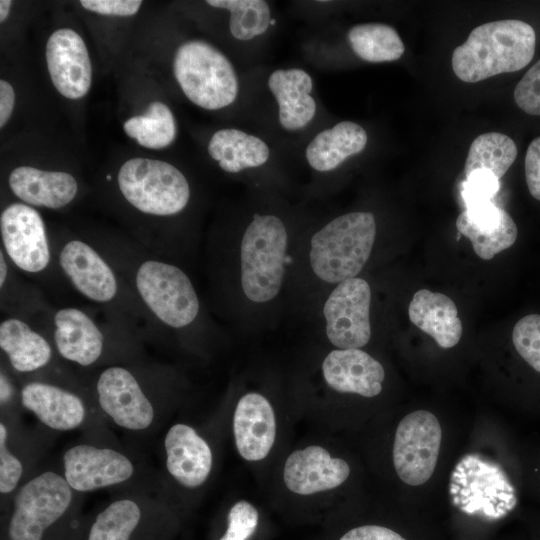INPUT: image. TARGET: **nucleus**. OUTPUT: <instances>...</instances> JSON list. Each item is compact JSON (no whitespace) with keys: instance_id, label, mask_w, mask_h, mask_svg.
<instances>
[{"instance_id":"a211bd4d","label":"nucleus","mask_w":540,"mask_h":540,"mask_svg":"<svg viewBox=\"0 0 540 540\" xmlns=\"http://www.w3.org/2000/svg\"><path fill=\"white\" fill-rule=\"evenodd\" d=\"M326 383L340 393L372 398L382 391L385 371L382 364L361 349H336L323 360Z\"/></svg>"},{"instance_id":"f704fd0d","label":"nucleus","mask_w":540,"mask_h":540,"mask_svg":"<svg viewBox=\"0 0 540 540\" xmlns=\"http://www.w3.org/2000/svg\"><path fill=\"white\" fill-rule=\"evenodd\" d=\"M513 96L522 111L529 115L540 116V59L518 82Z\"/></svg>"},{"instance_id":"20e7f679","label":"nucleus","mask_w":540,"mask_h":540,"mask_svg":"<svg viewBox=\"0 0 540 540\" xmlns=\"http://www.w3.org/2000/svg\"><path fill=\"white\" fill-rule=\"evenodd\" d=\"M376 236L370 212L341 215L311 238L309 260L314 274L327 283L356 277L367 263Z\"/></svg>"},{"instance_id":"39448f33","label":"nucleus","mask_w":540,"mask_h":540,"mask_svg":"<svg viewBox=\"0 0 540 540\" xmlns=\"http://www.w3.org/2000/svg\"><path fill=\"white\" fill-rule=\"evenodd\" d=\"M287 231L274 215L255 214L240 246L241 287L256 303L275 298L285 274Z\"/></svg>"},{"instance_id":"dca6fc26","label":"nucleus","mask_w":540,"mask_h":540,"mask_svg":"<svg viewBox=\"0 0 540 540\" xmlns=\"http://www.w3.org/2000/svg\"><path fill=\"white\" fill-rule=\"evenodd\" d=\"M53 344L65 360L88 367L102 357L106 337L99 324L84 310L63 307L51 317Z\"/></svg>"},{"instance_id":"423d86ee","label":"nucleus","mask_w":540,"mask_h":540,"mask_svg":"<svg viewBox=\"0 0 540 540\" xmlns=\"http://www.w3.org/2000/svg\"><path fill=\"white\" fill-rule=\"evenodd\" d=\"M173 72L186 97L201 108H224L237 97L238 79L231 62L205 41L191 40L180 45Z\"/></svg>"},{"instance_id":"f3484780","label":"nucleus","mask_w":540,"mask_h":540,"mask_svg":"<svg viewBox=\"0 0 540 540\" xmlns=\"http://www.w3.org/2000/svg\"><path fill=\"white\" fill-rule=\"evenodd\" d=\"M350 475L348 463L333 458L320 446H309L292 452L286 459L283 471L287 488L300 495H310L334 489Z\"/></svg>"},{"instance_id":"9d476101","label":"nucleus","mask_w":540,"mask_h":540,"mask_svg":"<svg viewBox=\"0 0 540 540\" xmlns=\"http://www.w3.org/2000/svg\"><path fill=\"white\" fill-rule=\"evenodd\" d=\"M1 248L11 265L18 270L38 275L52 261V249L43 218L32 206L15 202L0 214Z\"/></svg>"},{"instance_id":"c756f323","label":"nucleus","mask_w":540,"mask_h":540,"mask_svg":"<svg viewBox=\"0 0 540 540\" xmlns=\"http://www.w3.org/2000/svg\"><path fill=\"white\" fill-rule=\"evenodd\" d=\"M348 40L358 57L372 63L398 60L405 51L397 31L383 23L353 26L348 32Z\"/></svg>"},{"instance_id":"7ed1b4c3","label":"nucleus","mask_w":540,"mask_h":540,"mask_svg":"<svg viewBox=\"0 0 540 540\" xmlns=\"http://www.w3.org/2000/svg\"><path fill=\"white\" fill-rule=\"evenodd\" d=\"M536 35L531 25L498 20L474 28L467 40L455 48L452 69L467 83L523 69L533 59Z\"/></svg>"},{"instance_id":"f8f14e48","label":"nucleus","mask_w":540,"mask_h":540,"mask_svg":"<svg viewBox=\"0 0 540 540\" xmlns=\"http://www.w3.org/2000/svg\"><path fill=\"white\" fill-rule=\"evenodd\" d=\"M98 403L113 422L127 430L147 429L154 420V407L135 374L124 366H109L96 382Z\"/></svg>"},{"instance_id":"ea45409f","label":"nucleus","mask_w":540,"mask_h":540,"mask_svg":"<svg viewBox=\"0 0 540 540\" xmlns=\"http://www.w3.org/2000/svg\"><path fill=\"white\" fill-rule=\"evenodd\" d=\"M15 103V92L6 80H0V127H4L11 117Z\"/></svg>"},{"instance_id":"a878e982","label":"nucleus","mask_w":540,"mask_h":540,"mask_svg":"<svg viewBox=\"0 0 540 540\" xmlns=\"http://www.w3.org/2000/svg\"><path fill=\"white\" fill-rule=\"evenodd\" d=\"M0 348L18 373L35 372L53 356L51 343L23 318L10 316L0 323Z\"/></svg>"},{"instance_id":"412c9836","label":"nucleus","mask_w":540,"mask_h":540,"mask_svg":"<svg viewBox=\"0 0 540 540\" xmlns=\"http://www.w3.org/2000/svg\"><path fill=\"white\" fill-rule=\"evenodd\" d=\"M164 448L167 470L179 484L196 488L206 481L212 468V452L191 426L178 423L170 427Z\"/></svg>"},{"instance_id":"58836bf2","label":"nucleus","mask_w":540,"mask_h":540,"mask_svg":"<svg viewBox=\"0 0 540 540\" xmlns=\"http://www.w3.org/2000/svg\"><path fill=\"white\" fill-rule=\"evenodd\" d=\"M339 540H406L394 530L379 525H363L346 532Z\"/></svg>"},{"instance_id":"aec40b11","label":"nucleus","mask_w":540,"mask_h":540,"mask_svg":"<svg viewBox=\"0 0 540 540\" xmlns=\"http://www.w3.org/2000/svg\"><path fill=\"white\" fill-rule=\"evenodd\" d=\"M233 433L239 454L248 461L264 459L276 436V420L269 401L258 393L240 398L233 416Z\"/></svg>"},{"instance_id":"6ab92c4d","label":"nucleus","mask_w":540,"mask_h":540,"mask_svg":"<svg viewBox=\"0 0 540 540\" xmlns=\"http://www.w3.org/2000/svg\"><path fill=\"white\" fill-rule=\"evenodd\" d=\"M157 514L135 500L117 499L97 513L82 540H160Z\"/></svg>"},{"instance_id":"f257e3e1","label":"nucleus","mask_w":540,"mask_h":540,"mask_svg":"<svg viewBox=\"0 0 540 540\" xmlns=\"http://www.w3.org/2000/svg\"><path fill=\"white\" fill-rule=\"evenodd\" d=\"M111 247L103 254L112 260L110 262L149 317L171 329L185 328L196 320L199 299L182 269L145 255L125 256Z\"/></svg>"},{"instance_id":"7c9ffc66","label":"nucleus","mask_w":540,"mask_h":540,"mask_svg":"<svg viewBox=\"0 0 540 540\" xmlns=\"http://www.w3.org/2000/svg\"><path fill=\"white\" fill-rule=\"evenodd\" d=\"M123 129L139 145L149 149H161L169 146L177 133L172 111L160 101L151 102L144 114L126 120Z\"/></svg>"},{"instance_id":"393cba45","label":"nucleus","mask_w":540,"mask_h":540,"mask_svg":"<svg viewBox=\"0 0 540 540\" xmlns=\"http://www.w3.org/2000/svg\"><path fill=\"white\" fill-rule=\"evenodd\" d=\"M268 87L279 106V121L287 130L305 127L314 117L316 102L310 95V75L302 69H278L268 79Z\"/></svg>"},{"instance_id":"c9c22d12","label":"nucleus","mask_w":540,"mask_h":540,"mask_svg":"<svg viewBox=\"0 0 540 540\" xmlns=\"http://www.w3.org/2000/svg\"><path fill=\"white\" fill-rule=\"evenodd\" d=\"M8 431L0 423V492L9 494L18 486L23 474L22 462L9 450Z\"/></svg>"},{"instance_id":"1a4fd4ad","label":"nucleus","mask_w":540,"mask_h":540,"mask_svg":"<svg viewBox=\"0 0 540 540\" xmlns=\"http://www.w3.org/2000/svg\"><path fill=\"white\" fill-rule=\"evenodd\" d=\"M442 441L437 416L425 409L414 410L399 422L394 436L392 460L395 472L406 485L428 482L436 470Z\"/></svg>"},{"instance_id":"cd10ccee","label":"nucleus","mask_w":540,"mask_h":540,"mask_svg":"<svg viewBox=\"0 0 540 540\" xmlns=\"http://www.w3.org/2000/svg\"><path fill=\"white\" fill-rule=\"evenodd\" d=\"M208 152L229 173L261 166L270 155L269 147L263 140L238 129L215 132L209 141Z\"/></svg>"},{"instance_id":"6e6552de","label":"nucleus","mask_w":540,"mask_h":540,"mask_svg":"<svg viewBox=\"0 0 540 540\" xmlns=\"http://www.w3.org/2000/svg\"><path fill=\"white\" fill-rule=\"evenodd\" d=\"M57 262L72 287L86 299L118 305L132 292L110 260L94 245L78 238L59 244Z\"/></svg>"},{"instance_id":"c85d7f7f","label":"nucleus","mask_w":540,"mask_h":540,"mask_svg":"<svg viewBox=\"0 0 540 540\" xmlns=\"http://www.w3.org/2000/svg\"><path fill=\"white\" fill-rule=\"evenodd\" d=\"M517 157V146L507 135L488 132L479 135L470 145L464 167L466 179L476 171H487L500 179Z\"/></svg>"},{"instance_id":"4c0bfd02","label":"nucleus","mask_w":540,"mask_h":540,"mask_svg":"<svg viewBox=\"0 0 540 540\" xmlns=\"http://www.w3.org/2000/svg\"><path fill=\"white\" fill-rule=\"evenodd\" d=\"M525 178L530 194L540 201V136L532 140L527 148Z\"/></svg>"},{"instance_id":"ddd939ff","label":"nucleus","mask_w":540,"mask_h":540,"mask_svg":"<svg viewBox=\"0 0 540 540\" xmlns=\"http://www.w3.org/2000/svg\"><path fill=\"white\" fill-rule=\"evenodd\" d=\"M63 466L64 478L77 492L119 485L134 473L132 461L123 453L88 444L74 445L66 450Z\"/></svg>"},{"instance_id":"473e14b6","label":"nucleus","mask_w":540,"mask_h":540,"mask_svg":"<svg viewBox=\"0 0 540 540\" xmlns=\"http://www.w3.org/2000/svg\"><path fill=\"white\" fill-rule=\"evenodd\" d=\"M512 343L519 356L540 374V315L521 318L512 331Z\"/></svg>"},{"instance_id":"4468645a","label":"nucleus","mask_w":540,"mask_h":540,"mask_svg":"<svg viewBox=\"0 0 540 540\" xmlns=\"http://www.w3.org/2000/svg\"><path fill=\"white\" fill-rule=\"evenodd\" d=\"M45 54L57 91L68 99L84 97L91 87L92 66L82 37L73 29H58L48 38Z\"/></svg>"},{"instance_id":"9b49d317","label":"nucleus","mask_w":540,"mask_h":540,"mask_svg":"<svg viewBox=\"0 0 540 540\" xmlns=\"http://www.w3.org/2000/svg\"><path fill=\"white\" fill-rule=\"evenodd\" d=\"M371 289L367 281L354 277L333 289L323 307L326 335L339 349H360L371 337Z\"/></svg>"},{"instance_id":"37998d69","label":"nucleus","mask_w":540,"mask_h":540,"mask_svg":"<svg viewBox=\"0 0 540 540\" xmlns=\"http://www.w3.org/2000/svg\"><path fill=\"white\" fill-rule=\"evenodd\" d=\"M275 23H276L275 20H274V19H271L270 25H275Z\"/></svg>"},{"instance_id":"a19ab883","label":"nucleus","mask_w":540,"mask_h":540,"mask_svg":"<svg viewBox=\"0 0 540 540\" xmlns=\"http://www.w3.org/2000/svg\"><path fill=\"white\" fill-rule=\"evenodd\" d=\"M12 385L7 376L1 372L0 376V400L1 405L6 404L12 398Z\"/></svg>"},{"instance_id":"2f4dec72","label":"nucleus","mask_w":540,"mask_h":540,"mask_svg":"<svg viewBox=\"0 0 540 540\" xmlns=\"http://www.w3.org/2000/svg\"><path fill=\"white\" fill-rule=\"evenodd\" d=\"M206 3L230 11L229 29L238 40L261 35L270 25V8L264 0H208Z\"/></svg>"},{"instance_id":"b1692460","label":"nucleus","mask_w":540,"mask_h":540,"mask_svg":"<svg viewBox=\"0 0 540 540\" xmlns=\"http://www.w3.org/2000/svg\"><path fill=\"white\" fill-rule=\"evenodd\" d=\"M410 321L431 336L443 349L456 346L462 336V322L455 303L443 293L421 289L408 307Z\"/></svg>"},{"instance_id":"f03ea898","label":"nucleus","mask_w":540,"mask_h":540,"mask_svg":"<svg viewBox=\"0 0 540 540\" xmlns=\"http://www.w3.org/2000/svg\"><path fill=\"white\" fill-rule=\"evenodd\" d=\"M73 490L64 476L45 471L16 493L2 540H81L71 520Z\"/></svg>"},{"instance_id":"2eb2a0df","label":"nucleus","mask_w":540,"mask_h":540,"mask_svg":"<svg viewBox=\"0 0 540 540\" xmlns=\"http://www.w3.org/2000/svg\"><path fill=\"white\" fill-rule=\"evenodd\" d=\"M465 207L456 219V227L471 241L479 258L491 260L515 243L517 225L504 209L491 200L469 203Z\"/></svg>"},{"instance_id":"79ce46f5","label":"nucleus","mask_w":540,"mask_h":540,"mask_svg":"<svg viewBox=\"0 0 540 540\" xmlns=\"http://www.w3.org/2000/svg\"><path fill=\"white\" fill-rule=\"evenodd\" d=\"M12 1L1 0L0 1V22H4L9 15Z\"/></svg>"},{"instance_id":"e433bc0d","label":"nucleus","mask_w":540,"mask_h":540,"mask_svg":"<svg viewBox=\"0 0 540 540\" xmlns=\"http://www.w3.org/2000/svg\"><path fill=\"white\" fill-rule=\"evenodd\" d=\"M80 4L86 10L107 16H132L138 12L142 1L139 0H82Z\"/></svg>"},{"instance_id":"4be33fe9","label":"nucleus","mask_w":540,"mask_h":540,"mask_svg":"<svg viewBox=\"0 0 540 540\" xmlns=\"http://www.w3.org/2000/svg\"><path fill=\"white\" fill-rule=\"evenodd\" d=\"M21 403L42 424L57 431L73 430L86 417L85 404L77 394L48 382L26 383L21 389Z\"/></svg>"},{"instance_id":"0eeeda50","label":"nucleus","mask_w":540,"mask_h":540,"mask_svg":"<svg viewBox=\"0 0 540 540\" xmlns=\"http://www.w3.org/2000/svg\"><path fill=\"white\" fill-rule=\"evenodd\" d=\"M123 198L137 211L155 217L173 216L187 206L190 187L172 164L155 159L131 158L117 175Z\"/></svg>"},{"instance_id":"72a5a7b5","label":"nucleus","mask_w":540,"mask_h":540,"mask_svg":"<svg viewBox=\"0 0 540 540\" xmlns=\"http://www.w3.org/2000/svg\"><path fill=\"white\" fill-rule=\"evenodd\" d=\"M225 533L218 540H247L256 530L259 513L249 502H236L229 510Z\"/></svg>"},{"instance_id":"bb28decb","label":"nucleus","mask_w":540,"mask_h":540,"mask_svg":"<svg viewBox=\"0 0 540 540\" xmlns=\"http://www.w3.org/2000/svg\"><path fill=\"white\" fill-rule=\"evenodd\" d=\"M367 140V133L359 124L339 122L315 136L306 148V159L319 172L331 171L348 157L362 152Z\"/></svg>"},{"instance_id":"5701e85b","label":"nucleus","mask_w":540,"mask_h":540,"mask_svg":"<svg viewBox=\"0 0 540 540\" xmlns=\"http://www.w3.org/2000/svg\"><path fill=\"white\" fill-rule=\"evenodd\" d=\"M8 183L12 193L32 207L60 209L70 204L78 192V183L70 173L31 166L13 169Z\"/></svg>"}]
</instances>
